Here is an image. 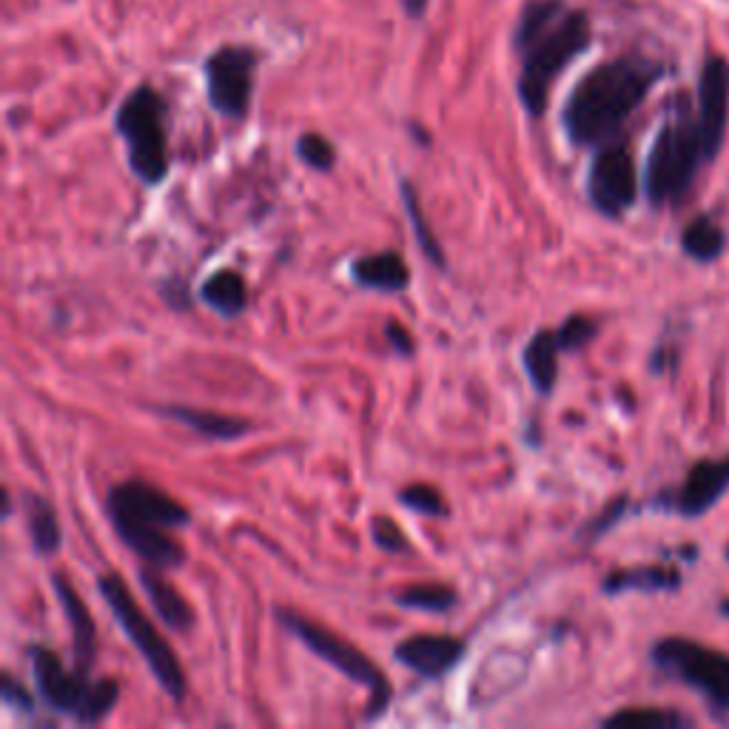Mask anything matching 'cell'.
Returning a JSON list of instances; mask_svg holds the SVG:
<instances>
[{
    "label": "cell",
    "mask_w": 729,
    "mask_h": 729,
    "mask_svg": "<svg viewBox=\"0 0 729 729\" xmlns=\"http://www.w3.org/2000/svg\"><path fill=\"white\" fill-rule=\"evenodd\" d=\"M684 254L695 262H716L727 248V231L709 214H698L682 235Z\"/></svg>",
    "instance_id": "24"
},
{
    "label": "cell",
    "mask_w": 729,
    "mask_h": 729,
    "mask_svg": "<svg viewBox=\"0 0 729 729\" xmlns=\"http://www.w3.org/2000/svg\"><path fill=\"white\" fill-rule=\"evenodd\" d=\"M157 416L179 422V425L192 427L194 434L206 436L211 442H237L242 436L251 434V422L240 420V416H226L217 411H203V407L188 405H157L154 407Z\"/></svg>",
    "instance_id": "18"
},
{
    "label": "cell",
    "mask_w": 729,
    "mask_h": 729,
    "mask_svg": "<svg viewBox=\"0 0 729 729\" xmlns=\"http://www.w3.org/2000/svg\"><path fill=\"white\" fill-rule=\"evenodd\" d=\"M353 283L377 294H402L411 285V271L402 254L396 251H379V254L357 257L348 269Z\"/></svg>",
    "instance_id": "17"
},
{
    "label": "cell",
    "mask_w": 729,
    "mask_h": 729,
    "mask_svg": "<svg viewBox=\"0 0 729 729\" xmlns=\"http://www.w3.org/2000/svg\"><path fill=\"white\" fill-rule=\"evenodd\" d=\"M26 659L48 712L72 718L75 723H97L118 707L120 684L115 678H91V673H83L75 664L66 670L61 655L46 644H29Z\"/></svg>",
    "instance_id": "5"
},
{
    "label": "cell",
    "mask_w": 729,
    "mask_h": 729,
    "mask_svg": "<svg viewBox=\"0 0 729 729\" xmlns=\"http://www.w3.org/2000/svg\"><path fill=\"white\" fill-rule=\"evenodd\" d=\"M718 610H721V616H727L729 619V599H723L721 605H718Z\"/></svg>",
    "instance_id": "35"
},
{
    "label": "cell",
    "mask_w": 729,
    "mask_h": 729,
    "mask_svg": "<svg viewBox=\"0 0 729 729\" xmlns=\"http://www.w3.org/2000/svg\"><path fill=\"white\" fill-rule=\"evenodd\" d=\"M513 43L522 55L519 100L530 118H542L556 77L590 46V21L562 0H530L519 14Z\"/></svg>",
    "instance_id": "1"
},
{
    "label": "cell",
    "mask_w": 729,
    "mask_h": 729,
    "mask_svg": "<svg viewBox=\"0 0 729 729\" xmlns=\"http://www.w3.org/2000/svg\"><path fill=\"white\" fill-rule=\"evenodd\" d=\"M727 558H729V551H727Z\"/></svg>",
    "instance_id": "36"
},
{
    "label": "cell",
    "mask_w": 729,
    "mask_h": 729,
    "mask_svg": "<svg viewBox=\"0 0 729 729\" xmlns=\"http://www.w3.org/2000/svg\"><path fill=\"white\" fill-rule=\"evenodd\" d=\"M627 508H630V499H627V496H619V499H612V502L607 504L605 510H601L599 516H592L590 522L585 524V527L578 530L576 538L581 544H596V542H599V538H605L607 533H610V530L621 522V519H624Z\"/></svg>",
    "instance_id": "29"
},
{
    "label": "cell",
    "mask_w": 729,
    "mask_h": 729,
    "mask_svg": "<svg viewBox=\"0 0 729 729\" xmlns=\"http://www.w3.org/2000/svg\"><path fill=\"white\" fill-rule=\"evenodd\" d=\"M385 339H388V348H391L396 357H411L413 353V337L411 330L405 328L402 323H396V319H388L385 323Z\"/></svg>",
    "instance_id": "33"
},
{
    "label": "cell",
    "mask_w": 729,
    "mask_h": 729,
    "mask_svg": "<svg viewBox=\"0 0 729 729\" xmlns=\"http://www.w3.org/2000/svg\"><path fill=\"white\" fill-rule=\"evenodd\" d=\"M402 7H405V12L411 14V18H420L427 9V0H402Z\"/></svg>",
    "instance_id": "34"
},
{
    "label": "cell",
    "mask_w": 729,
    "mask_h": 729,
    "mask_svg": "<svg viewBox=\"0 0 729 729\" xmlns=\"http://www.w3.org/2000/svg\"><path fill=\"white\" fill-rule=\"evenodd\" d=\"M48 585H52V592H55L57 605H61L66 624L72 630V661L77 670L91 673L97 661V624L89 616V607L83 605L75 581L66 573H52Z\"/></svg>",
    "instance_id": "14"
},
{
    "label": "cell",
    "mask_w": 729,
    "mask_h": 729,
    "mask_svg": "<svg viewBox=\"0 0 729 729\" xmlns=\"http://www.w3.org/2000/svg\"><path fill=\"white\" fill-rule=\"evenodd\" d=\"M371 538H373V544L382 547L385 553H396V556H402V553H411V542L405 538L402 527L388 516L373 519Z\"/></svg>",
    "instance_id": "31"
},
{
    "label": "cell",
    "mask_w": 729,
    "mask_h": 729,
    "mask_svg": "<svg viewBox=\"0 0 729 729\" xmlns=\"http://www.w3.org/2000/svg\"><path fill=\"white\" fill-rule=\"evenodd\" d=\"M0 695H3V704L12 709H21V712H26V716H32L35 712V698L23 689V684L14 678V675L3 673L0 675Z\"/></svg>",
    "instance_id": "32"
},
{
    "label": "cell",
    "mask_w": 729,
    "mask_h": 729,
    "mask_svg": "<svg viewBox=\"0 0 729 729\" xmlns=\"http://www.w3.org/2000/svg\"><path fill=\"white\" fill-rule=\"evenodd\" d=\"M650 661L659 673L673 682L687 684L716 712L729 716V653L704 648L698 641L682 639V635H670V639L655 641Z\"/></svg>",
    "instance_id": "9"
},
{
    "label": "cell",
    "mask_w": 729,
    "mask_h": 729,
    "mask_svg": "<svg viewBox=\"0 0 729 729\" xmlns=\"http://www.w3.org/2000/svg\"><path fill=\"white\" fill-rule=\"evenodd\" d=\"M274 619L280 621L285 633L294 635L305 650L323 659L325 664L342 673L345 678H351L353 684L368 689V709H364V721H377L388 707H391L393 689L385 673L373 664L359 648H353L351 641L342 635L330 633L328 627L311 621L303 612L289 610V607H274Z\"/></svg>",
    "instance_id": "7"
},
{
    "label": "cell",
    "mask_w": 729,
    "mask_h": 729,
    "mask_svg": "<svg viewBox=\"0 0 729 729\" xmlns=\"http://www.w3.org/2000/svg\"><path fill=\"white\" fill-rule=\"evenodd\" d=\"M698 131H701L707 163L721 154L723 134L729 123V63L723 57H709L698 77Z\"/></svg>",
    "instance_id": "12"
},
{
    "label": "cell",
    "mask_w": 729,
    "mask_h": 729,
    "mask_svg": "<svg viewBox=\"0 0 729 729\" xmlns=\"http://www.w3.org/2000/svg\"><path fill=\"white\" fill-rule=\"evenodd\" d=\"M97 592H100L104 605L109 607V612L126 633V639L143 655L145 667L154 675V682L160 684V689H163L172 701H183V698H186V673L179 667L177 653H174L172 644H168V641L163 639V633L154 627V621L140 610L134 596H131L129 585H126L118 573H104V576L97 578Z\"/></svg>",
    "instance_id": "8"
},
{
    "label": "cell",
    "mask_w": 729,
    "mask_h": 729,
    "mask_svg": "<svg viewBox=\"0 0 729 729\" xmlns=\"http://www.w3.org/2000/svg\"><path fill=\"white\" fill-rule=\"evenodd\" d=\"M400 197H402V206H405L407 220H411L413 237H416V246L422 248L425 260L431 262V265H436L439 271H447L445 248H442V242L436 240L434 228L427 226L425 211H422V203H420V194H416V186H413L407 177L400 179Z\"/></svg>",
    "instance_id": "23"
},
{
    "label": "cell",
    "mask_w": 729,
    "mask_h": 729,
    "mask_svg": "<svg viewBox=\"0 0 729 729\" xmlns=\"http://www.w3.org/2000/svg\"><path fill=\"white\" fill-rule=\"evenodd\" d=\"M21 510L23 519H26L29 538H32V551L37 556H55L63 544V530L55 504L48 502L46 496L35 493V490H23Z\"/></svg>",
    "instance_id": "20"
},
{
    "label": "cell",
    "mask_w": 729,
    "mask_h": 729,
    "mask_svg": "<svg viewBox=\"0 0 729 729\" xmlns=\"http://www.w3.org/2000/svg\"><path fill=\"white\" fill-rule=\"evenodd\" d=\"M197 300L222 319H237L248 311V283L240 271L217 269L206 276V283L197 291Z\"/></svg>",
    "instance_id": "21"
},
{
    "label": "cell",
    "mask_w": 729,
    "mask_h": 729,
    "mask_svg": "<svg viewBox=\"0 0 729 729\" xmlns=\"http://www.w3.org/2000/svg\"><path fill=\"white\" fill-rule=\"evenodd\" d=\"M396 499H400L402 508H407L411 513H416V516L442 519L447 513L445 499H442L439 490L431 488V485H407V488L400 490Z\"/></svg>",
    "instance_id": "27"
},
{
    "label": "cell",
    "mask_w": 729,
    "mask_h": 729,
    "mask_svg": "<svg viewBox=\"0 0 729 729\" xmlns=\"http://www.w3.org/2000/svg\"><path fill=\"white\" fill-rule=\"evenodd\" d=\"M468 653V644L456 635L434 633V635H407L393 648V659L400 661L402 667L411 670L413 675L427 678V682H439L447 673H454Z\"/></svg>",
    "instance_id": "13"
},
{
    "label": "cell",
    "mask_w": 729,
    "mask_h": 729,
    "mask_svg": "<svg viewBox=\"0 0 729 729\" xmlns=\"http://www.w3.org/2000/svg\"><path fill=\"white\" fill-rule=\"evenodd\" d=\"M396 607L402 610H420L427 616H445V612L456 610L459 605V592L450 585H436V581H425V585H411L402 587L393 596Z\"/></svg>",
    "instance_id": "26"
},
{
    "label": "cell",
    "mask_w": 729,
    "mask_h": 729,
    "mask_svg": "<svg viewBox=\"0 0 729 729\" xmlns=\"http://www.w3.org/2000/svg\"><path fill=\"white\" fill-rule=\"evenodd\" d=\"M587 197L592 208L610 220L624 217L639 200V168H635L630 145L621 140L596 149V157L587 172Z\"/></svg>",
    "instance_id": "10"
},
{
    "label": "cell",
    "mask_w": 729,
    "mask_h": 729,
    "mask_svg": "<svg viewBox=\"0 0 729 729\" xmlns=\"http://www.w3.org/2000/svg\"><path fill=\"white\" fill-rule=\"evenodd\" d=\"M165 115L168 106L152 86H138L129 91V97L115 111V131L126 143L129 168L145 188L163 186L172 172Z\"/></svg>",
    "instance_id": "6"
},
{
    "label": "cell",
    "mask_w": 729,
    "mask_h": 729,
    "mask_svg": "<svg viewBox=\"0 0 729 729\" xmlns=\"http://www.w3.org/2000/svg\"><path fill=\"white\" fill-rule=\"evenodd\" d=\"M682 587V573L675 567H630V570H612L601 581L605 596L621 592H673Z\"/></svg>",
    "instance_id": "22"
},
{
    "label": "cell",
    "mask_w": 729,
    "mask_h": 729,
    "mask_svg": "<svg viewBox=\"0 0 729 729\" xmlns=\"http://www.w3.org/2000/svg\"><path fill=\"white\" fill-rule=\"evenodd\" d=\"M106 516L120 542L143 558V565L174 570L186 562V551L168 536V530L188 527L192 510L157 485L145 479L111 485L106 493Z\"/></svg>",
    "instance_id": "3"
},
{
    "label": "cell",
    "mask_w": 729,
    "mask_h": 729,
    "mask_svg": "<svg viewBox=\"0 0 729 729\" xmlns=\"http://www.w3.org/2000/svg\"><path fill=\"white\" fill-rule=\"evenodd\" d=\"M257 52L246 46H222L206 61L208 104L222 118L242 120L254 97Z\"/></svg>",
    "instance_id": "11"
},
{
    "label": "cell",
    "mask_w": 729,
    "mask_h": 729,
    "mask_svg": "<svg viewBox=\"0 0 729 729\" xmlns=\"http://www.w3.org/2000/svg\"><path fill=\"white\" fill-rule=\"evenodd\" d=\"M659 77V63L644 57H619L587 72L562 111L567 140L578 149H599L616 140L621 126L644 104Z\"/></svg>",
    "instance_id": "2"
},
{
    "label": "cell",
    "mask_w": 729,
    "mask_h": 729,
    "mask_svg": "<svg viewBox=\"0 0 729 729\" xmlns=\"http://www.w3.org/2000/svg\"><path fill=\"white\" fill-rule=\"evenodd\" d=\"M704 163H707V154H704L698 120L689 115L687 106L678 104V109L655 134L653 149L644 163L641 186L650 206H678L693 188Z\"/></svg>",
    "instance_id": "4"
},
{
    "label": "cell",
    "mask_w": 729,
    "mask_h": 729,
    "mask_svg": "<svg viewBox=\"0 0 729 729\" xmlns=\"http://www.w3.org/2000/svg\"><path fill=\"white\" fill-rule=\"evenodd\" d=\"M558 357H562V345H558L556 330L542 328L527 339L522 351V368L527 373L530 385L536 388L538 396H551L553 388L558 382Z\"/></svg>",
    "instance_id": "19"
},
{
    "label": "cell",
    "mask_w": 729,
    "mask_h": 729,
    "mask_svg": "<svg viewBox=\"0 0 729 729\" xmlns=\"http://www.w3.org/2000/svg\"><path fill=\"white\" fill-rule=\"evenodd\" d=\"M138 585L143 590V596L152 605L154 616L163 621L168 630L174 633H188L194 627V610L183 596L177 592V587L163 576V570L157 567L143 565V570L138 573Z\"/></svg>",
    "instance_id": "16"
},
{
    "label": "cell",
    "mask_w": 729,
    "mask_h": 729,
    "mask_svg": "<svg viewBox=\"0 0 729 729\" xmlns=\"http://www.w3.org/2000/svg\"><path fill=\"white\" fill-rule=\"evenodd\" d=\"M296 157L303 160L308 168H314V172H330L337 165V149H334L328 138L308 131V134L296 140Z\"/></svg>",
    "instance_id": "28"
},
{
    "label": "cell",
    "mask_w": 729,
    "mask_h": 729,
    "mask_svg": "<svg viewBox=\"0 0 729 729\" xmlns=\"http://www.w3.org/2000/svg\"><path fill=\"white\" fill-rule=\"evenodd\" d=\"M729 490V459H701L695 461L689 468L687 479L678 490H675L667 502L670 510L682 513V516L695 519L704 516L707 510H712L718 504L723 493Z\"/></svg>",
    "instance_id": "15"
},
{
    "label": "cell",
    "mask_w": 729,
    "mask_h": 729,
    "mask_svg": "<svg viewBox=\"0 0 729 729\" xmlns=\"http://www.w3.org/2000/svg\"><path fill=\"white\" fill-rule=\"evenodd\" d=\"M605 729H687L693 718L661 707H627L601 721Z\"/></svg>",
    "instance_id": "25"
},
{
    "label": "cell",
    "mask_w": 729,
    "mask_h": 729,
    "mask_svg": "<svg viewBox=\"0 0 729 729\" xmlns=\"http://www.w3.org/2000/svg\"><path fill=\"white\" fill-rule=\"evenodd\" d=\"M596 334H599V323L590 317H581V314H573V317H567L565 323L556 328L562 353L581 351L585 345H590L592 339H596Z\"/></svg>",
    "instance_id": "30"
}]
</instances>
